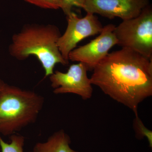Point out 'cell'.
I'll list each match as a JSON object with an SVG mask.
<instances>
[{
  "label": "cell",
  "instance_id": "obj_6",
  "mask_svg": "<svg viewBox=\"0 0 152 152\" xmlns=\"http://www.w3.org/2000/svg\"><path fill=\"white\" fill-rule=\"evenodd\" d=\"M88 71L83 63L72 65L66 73L55 71L50 76L51 85L56 94H73L84 100L91 97L93 89L91 80L87 75Z\"/></svg>",
  "mask_w": 152,
  "mask_h": 152
},
{
  "label": "cell",
  "instance_id": "obj_10",
  "mask_svg": "<svg viewBox=\"0 0 152 152\" xmlns=\"http://www.w3.org/2000/svg\"><path fill=\"white\" fill-rule=\"evenodd\" d=\"M10 143L5 142L0 134V147L1 152H24L25 138L20 135L13 134L10 137Z\"/></svg>",
  "mask_w": 152,
  "mask_h": 152
},
{
  "label": "cell",
  "instance_id": "obj_14",
  "mask_svg": "<svg viewBox=\"0 0 152 152\" xmlns=\"http://www.w3.org/2000/svg\"><path fill=\"white\" fill-rule=\"evenodd\" d=\"M5 84V83L4 82L1 80H0V90L4 86Z\"/></svg>",
  "mask_w": 152,
  "mask_h": 152
},
{
  "label": "cell",
  "instance_id": "obj_7",
  "mask_svg": "<svg viewBox=\"0 0 152 152\" xmlns=\"http://www.w3.org/2000/svg\"><path fill=\"white\" fill-rule=\"evenodd\" d=\"M115 27L112 24L104 26L97 37L72 51L69 55V61L83 63L88 71L93 70L108 54L111 48L118 45V41L114 33Z\"/></svg>",
  "mask_w": 152,
  "mask_h": 152
},
{
  "label": "cell",
  "instance_id": "obj_1",
  "mask_svg": "<svg viewBox=\"0 0 152 152\" xmlns=\"http://www.w3.org/2000/svg\"><path fill=\"white\" fill-rule=\"evenodd\" d=\"M90 80L106 95L138 115L139 104L152 95V60L130 49L108 53Z\"/></svg>",
  "mask_w": 152,
  "mask_h": 152
},
{
  "label": "cell",
  "instance_id": "obj_5",
  "mask_svg": "<svg viewBox=\"0 0 152 152\" xmlns=\"http://www.w3.org/2000/svg\"><path fill=\"white\" fill-rule=\"evenodd\" d=\"M66 16L67 27L59 38L58 45L64 59L69 63V55L79 42L100 34L104 27L94 14L87 13L84 18H80L72 11Z\"/></svg>",
  "mask_w": 152,
  "mask_h": 152
},
{
  "label": "cell",
  "instance_id": "obj_3",
  "mask_svg": "<svg viewBox=\"0 0 152 152\" xmlns=\"http://www.w3.org/2000/svg\"><path fill=\"white\" fill-rule=\"evenodd\" d=\"M44 103L35 92L5 84L0 90V134L11 136L34 123Z\"/></svg>",
  "mask_w": 152,
  "mask_h": 152
},
{
  "label": "cell",
  "instance_id": "obj_8",
  "mask_svg": "<svg viewBox=\"0 0 152 152\" xmlns=\"http://www.w3.org/2000/svg\"><path fill=\"white\" fill-rule=\"evenodd\" d=\"M149 3V0H86L83 9L87 13L125 20L137 17Z\"/></svg>",
  "mask_w": 152,
  "mask_h": 152
},
{
  "label": "cell",
  "instance_id": "obj_13",
  "mask_svg": "<svg viewBox=\"0 0 152 152\" xmlns=\"http://www.w3.org/2000/svg\"><path fill=\"white\" fill-rule=\"evenodd\" d=\"M86 0H61V8L66 15L74 7L83 9Z\"/></svg>",
  "mask_w": 152,
  "mask_h": 152
},
{
  "label": "cell",
  "instance_id": "obj_9",
  "mask_svg": "<svg viewBox=\"0 0 152 152\" xmlns=\"http://www.w3.org/2000/svg\"><path fill=\"white\" fill-rule=\"evenodd\" d=\"M70 143L69 136L61 130L50 136L47 141L36 144L33 152H77L71 148Z\"/></svg>",
  "mask_w": 152,
  "mask_h": 152
},
{
  "label": "cell",
  "instance_id": "obj_11",
  "mask_svg": "<svg viewBox=\"0 0 152 152\" xmlns=\"http://www.w3.org/2000/svg\"><path fill=\"white\" fill-rule=\"evenodd\" d=\"M135 129H136L137 136L139 138L146 137L149 143L150 146L152 147V132L145 127L138 115H136L134 121Z\"/></svg>",
  "mask_w": 152,
  "mask_h": 152
},
{
  "label": "cell",
  "instance_id": "obj_2",
  "mask_svg": "<svg viewBox=\"0 0 152 152\" xmlns=\"http://www.w3.org/2000/svg\"><path fill=\"white\" fill-rule=\"evenodd\" d=\"M61 35L55 25L26 24L12 36L9 53L19 61L35 56L42 64L45 77H49L53 74L57 64L66 65L69 63L64 59L58 47Z\"/></svg>",
  "mask_w": 152,
  "mask_h": 152
},
{
  "label": "cell",
  "instance_id": "obj_12",
  "mask_svg": "<svg viewBox=\"0 0 152 152\" xmlns=\"http://www.w3.org/2000/svg\"><path fill=\"white\" fill-rule=\"evenodd\" d=\"M41 8L58 10L61 8V0H24Z\"/></svg>",
  "mask_w": 152,
  "mask_h": 152
},
{
  "label": "cell",
  "instance_id": "obj_4",
  "mask_svg": "<svg viewBox=\"0 0 152 152\" xmlns=\"http://www.w3.org/2000/svg\"><path fill=\"white\" fill-rule=\"evenodd\" d=\"M118 45L152 60V9L148 5L134 18L123 20L114 30Z\"/></svg>",
  "mask_w": 152,
  "mask_h": 152
}]
</instances>
